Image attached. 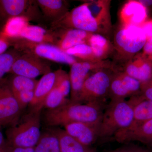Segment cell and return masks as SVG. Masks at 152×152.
Segmentation results:
<instances>
[{
    "instance_id": "cell-11",
    "label": "cell",
    "mask_w": 152,
    "mask_h": 152,
    "mask_svg": "<svg viewBox=\"0 0 152 152\" xmlns=\"http://www.w3.org/2000/svg\"><path fill=\"white\" fill-rule=\"evenodd\" d=\"M43 15L36 1L0 0V17L6 20L12 17L23 16L30 20H38Z\"/></svg>"
},
{
    "instance_id": "cell-32",
    "label": "cell",
    "mask_w": 152,
    "mask_h": 152,
    "mask_svg": "<svg viewBox=\"0 0 152 152\" xmlns=\"http://www.w3.org/2000/svg\"><path fill=\"white\" fill-rule=\"evenodd\" d=\"M12 93L23 110L29 105L34 98V91H23Z\"/></svg>"
},
{
    "instance_id": "cell-14",
    "label": "cell",
    "mask_w": 152,
    "mask_h": 152,
    "mask_svg": "<svg viewBox=\"0 0 152 152\" xmlns=\"http://www.w3.org/2000/svg\"><path fill=\"white\" fill-rule=\"evenodd\" d=\"M64 127L70 135L86 146L91 147L99 139L100 125L75 122Z\"/></svg>"
},
{
    "instance_id": "cell-23",
    "label": "cell",
    "mask_w": 152,
    "mask_h": 152,
    "mask_svg": "<svg viewBox=\"0 0 152 152\" xmlns=\"http://www.w3.org/2000/svg\"><path fill=\"white\" fill-rule=\"evenodd\" d=\"M87 44L91 48L99 61L105 60L115 51L113 44L105 36L100 34H92Z\"/></svg>"
},
{
    "instance_id": "cell-8",
    "label": "cell",
    "mask_w": 152,
    "mask_h": 152,
    "mask_svg": "<svg viewBox=\"0 0 152 152\" xmlns=\"http://www.w3.org/2000/svg\"><path fill=\"white\" fill-rule=\"evenodd\" d=\"M113 68L110 62L107 60L93 62L78 61L71 65L69 73L71 86L70 101L77 103L83 85L91 74L102 69Z\"/></svg>"
},
{
    "instance_id": "cell-42",
    "label": "cell",
    "mask_w": 152,
    "mask_h": 152,
    "mask_svg": "<svg viewBox=\"0 0 152 152\" xmlns=\"http://www.w3.org/2000/svg\"><path fill=\"white\" fill-rule=\"evenodd\" d=\"M149 81L151 82V83H152V77L151 78V80H149Z\"/></svg>"
},
{
    "instance_id": "cell-29",
    "label": "cell",
    "mask_w": 152,
    "mask_h": 152,
    "mask_svg": "<svg viewBox=\"0 0 152 152\" xmlns=\"http://www.w3.org/2000/svg\"><path fill=\"white\" fill-rule=\"evenodd\" d=\"M21 54L13 48L0 55V82L6 74L10 73L15 61Z\"/></svg>"
},
{
    "instance_id": "cell-3",
    "label": "cell",
    "mask_w": 152,
    "mask_h": 152,
    "mask_svg": "<svg viewBox=\"0 0 152 152\" xmlns=\"http://www.w3.org/2000/svg\"><path fill=\"white\" fill-rule=\"evenodd\" d=\"M43 110L29 109L15 124L10 127L6 131L7 145L15 148H34L42 134Z\"/></svg>"
},
{
    "instance_id": "cell-15",
    "label": "cell",
    "mask_w": 152,
    "mask_h": 152,
    "mask_svg": "<svg viewBox=\"0 0 152 152\" xmlns=\"http://www.w3.org/2000/svg\"><path fill=\"white\" fill-rule=\"evenodd\" d=\"M122 72L141 83L148 81L152 77V60L142 53L137 54L125 64Z\"/></svg>"
},
{
    "instance_id": "cell-22",
    "label": "cell",
    "mask_w": 152,
    "mask_h": 152,
    "mask_svg": "<svg viewBox=\"0 0 152 152\" xmlns=\"http://www.w3.org/2000/svg\"><path fill=\"white\" fill-rule=\"evenodd\" d=\"M19 38L37 43L54 45L56 41L53 32L52 30H47L39 26L31 25H29L25 29Z\"/></svg>"
},
{
    "instance_id": "cell-33",
    "label": "cell",
    "mask_w": 152,
    "mask_h": 152,
    "mask_svg": "<svg viewBox=\"0 0 152 152\" xmlns=\"http://www.w3.org/2000/svg\"><path fill=\"white\" fill-rule=\"evenodd\" d=\"M140 94L145 99L152 101V83L149 81L141 83Z\"/></svg>"
},
{
    "instance_id": "cell-20",
    "label": "cell",
    "mask_w": 152,
    "mask_h": 152,
    "mask_svg": "<svg viewBox=\"0 0 152 152\" xmlns=\"http://www.w3.org/2000/svg\"><path fill=\"white\" fill-rule=\"evenodd\" d=\"M42 14L50 23L59 20L69 12V4L65 0H37Z\"/></svg>"
},
{
    "instance_id": "cell-16",
    "label": "cell",
    "mask_w": 152,
    "mask_h": 152,
    "mask_svg": "<svg viewBox=\"0 0 152 152\" xmlns=\"http://www.w3.org/2000/svg\"><path fill=\"white\" fill-rule=\"evenodd\" d=\"M51 30L53 32L56 38L55 45L64 51L80 44L87 43L92 34L75 29Z\"/></svg>"
},
{
    "instance_id": "cell-27",
    "label": "cell",
    "mask_w": 152,
    "mask_h": 152,
    "mask_svg": "<svg viewBox=\"0 0 152 152\" xmlns=\"http://www.w3.org/2000/svg\"><path fill=\"white\" fill-rule=\"evenodd\" d=\"M38 80L25 76L13 75L7 83L12 92L34 91Z\"/></svg>"
},
{
    "instance_id": "cell-25",
    "label": "cell",
    "mask_w": 152,
    "mask_h": 152,
    "mask_svg": "<svg viewBox=\"0 0 152 152\" xmlns=\"http://www.w3.org/2000/svg\"><path fill=\"white\" fill-rule=\"evenodd\" d=\"M152 119V101L147 100L144 98L135 107L133 122L130 126L121 132L132 130L143 123Z\"/></svg>"
},
{
    "instance_id": "cell-37",
    "label": "cell",
    "mask_w": 152,
    "mask_h": 152,
    "mask_svg": "<svg viewBox=\"0 0 152 152\" xmlns=\"http://www.w3.org/2000/svg\"><path fill=\"white\" fill-rule=\"evenodd\" d=\"M9 146L10 147V152H35L34 148H15L10 146Z\"/></svg>"
},
{
    "instance_id": "cell-26",
    "label": "cell",
    "mask_w": 152,
    "mask_h": 152,
    "mask_svg": "<svg viewBox=\"0 0 152 152\" xmlns=\"http://www.w3.org/2000/svg\"><path fill=\"white\" fill-rule=\"evenodd\" d=\"M34 151L60 152L58 140L50 128L41 134L39 140L34 147Z\"/></svg>"
},
{
    "instance_id": "cell-21",
    "label": "cell",
    "mask_w": 152,
    "mask_h": 152,
    "mask_svg": "<svg viewBox=\"0 0 152 152\" xmlns=\"http://www.w3.org/2000/svg\"><path fill=\"white\" fill-rule=\"evenodd\" d=\"M58 140L60 152H98L91 147L85 146L60 128H49Z\"/></svg>"
},
{
    "instance_id": "cell-28",
    "label": "cell",
    "mask_w": 152,
    "mask_h": 152,
    "mask_svg": "<svg viewBox=\"0 0 152 152\" xmlns=\"http://www.w3.org/2000/svg\"><path fill=\"white\" fill-rule=\"evenodd\" d=\"M68 55L80 61L87 62L97 61L92 49L87 43L80 44L65 51Z\"/></svg>"
},
{
    "instance_id": "cell-1",
    "label": "cell",
    "mask_w": 152,
    "mask_h": 152,
    "mask_svg": "<svg viewBox=\"0 0 152 152\" xmlns=\"http://www.w3.org/2000/svg\"><path fill=\"white\" fill-rule=\"evenodd\" d=\"M107 105L74 103L69 100L57 108L44 112L42 110V121L49 128L64 126L75 122L100 125Z\"/></svg>"
},
{
    "instance_id": "cell-10",
    "label": "cell",
    "mask_w": 152,
    "mask_h": 152,
    "mask_svg": "<svg viewBox=\"0 0 152 152\" xmlns=\"http://www.w3.org/2000/svg\"><path fill=\"white\" fill-rule=\"evenodd\" d=\"M141 83L122 71L113 74L109 91L110 101L124 100L126 98L140 94Z\"/></svg>"
},
{
    "instance_id": "cell-9",
    "label": "cell",
    "mask_w": 152,
    "mask_h": 152,
    "mask_svg": "<svg viewBox=\"0 0 152 152\" xmlns=\"http://www.w3.org/2000/svg\"><path fill=\"white\" fill-rule=\"evenodd\" d=\"M23 110L9 87L7 81L0 82V126L10 127L21 117Z\"/></svg>"
},
{
    "instance_id": "cell-34",
    "label": "cell",
    "mask_w": 152,
    "mask_h": 152,
    "mask_svg": "<svg viewBox=\"0 0 152 152\" xmlns=\"http://www.w3.org/2000/svg\"><path fill=\"white\" fill-rule=\"evenodd\" d=\"M148 150L139 146L130 145L115 150V152H145Z\"/></svg>"
},
{
    "instance_id": "cell-2",
    "label": "cell",
    "mask_w": 152,
    "mask_h": 152,
    "mask_svg": "<svg viewBox=\"0 0 152 152\" xmlns=\"http://www.w3.org/2000/svg\"><path fill=\"white\" fill-rule=\"evenodd\" d=\"M143 98L140 94L131 97L128 100L110 101L101 120L99 139L114 137L118 132L129 127L133 122L135 107Z\"/></svg>"
},
{
    "instance_id": "cell-24",
    "label": "cell",
    "mask_w": 152,
    "mask_h": 152,
    "mask_svg": "<svg viewBox=\"0 0 152 152\" xmlns=\"http://www.w3.org/2000/svg\"><path fill=\"white\" fill-rule=\"evenodd\" d=\"M30 21L28 18L23 16L10 18L6 20L0 35L9 40L18 39L23 31L30 25Z\"/></svg>"
},
{
    "instance_id": "cell-35",
    "label": "cell",
    "mask_w": 152,
    "mask_h": 152,
    "mask_svg": "<svg viewBox=\"0 0 152 152\" xmlns=\"http://www.w3.org/2000/svg\"><path fill=\"white\" fill-rule=\"evenodd\" d=\"M146 38L152 37V19L147 20L140 26Z\"/></svg>"
},
{
    "instance_id": "cell-18",
    "label": "cell",
    "mask_w": 152,
    "mask_h": 152,
    "mask_svg": "<svg viewBox=\"0 0 152 152\" xmlns=\"http://www.w3.org/2000/svg\"><path fill=\"white\" fill-rule=\"evenodd\" d=\"M114 137L119 142L137 141L152 147V119L143 123L132 130L119 132Z\"/></svg>"
},
{
    "instance_id": "cell-13",
    "label": "cell",
    "mask_w": 152,
    "mask_h": 152,
    "mask_svg": "<svg viewBox=\"0 0 152 152\" xmlns=\"http://www.w3.org/2000/svg\"><path fill=\"white\" fill-rule=\"evenodd\" d=\"M148 12L139 1H128L123 5L119 12L121 25L140 26L148 20Z\"/></svg>"
},
{
    "instance_id": "cell-19",
    "label": "cell",
    "mask_w": 152,
    "mask_h": 152,
    "mask_svg": "<svg viewBox=\"0 0 152 152\" xmlns=\"http://www.w3.org/2000/svg\"><path fill=\"white\" fill-rule=\"evenodd\" d=\"M91 12L101 26L108 34L112 29L110 4V0H94L85 1Z\"/></svg>"
},
{
    "instance_id": "cell-7",
    "label": "cell",
    "mask_w": 152,
    "mask_h": 152,
    "mask_svg": "<svg viewBox=\"0 0 152 152\" xmlns=\"http://www.w3.org/2000/svg\"><path fill=\"white\" fill-rule=\"evenodd\" d=\"M9 40L11 46L21 53L31 54L43 59L69 66L80 61L53 44L37 43L21 38Z\"/></svg>"
},
{
    "instance_id": "cell-38",
    "label": "cell",
    "mask_w": 152,
    "mask_h": 152,
    "mask_svg": "<svg viewBox=\"0 0 152 152\" xmlns=\"http://www.w3.org/2000/svg\"><path fill=\"white\" fill-rule=\"evenodd\" d=\"M139 1L146 8L148 11V9L152 8V0H139Z\"/></svg>"
},
{
    "instance_id": "cell-36",
    "label": "cell",
    "mask_w": 152,
    "mask_h": 152,
    "mask_svg": "<svg viewBox=\"0 0 152 152\" xmlns=\"http://www.w3.org/2000/svg\"><path fill=\"white\" fill-rule=\"evenodd\" d=\"M10 46L11 43L8 39L0 35V55L5 53Z\"/></svg>"
},
{
    "instance_id": "cell-4",
    "label": "cell",
    "mask_w": 152,
    "mask_h": 152,
    "mask_svg": "<svg viewBox=\"0 0 152 152\" xmlns=\"http://www.w3.org/2000/svg\"><path fill=\"white\" fill-rule=\"evenodd\" d=\"M146 41V37L140 26L121 25L114 37L117 60L126 64L143 49Z\"/></svg>"
},
{
    "instance_id": "cell-31",
    "label": "cell",
    "mask_w": 152,
    "mask_h": 152,
    "mask_svg": "<svg viewBox=\"0 0 152 152\" xmlns=\"http://www.w3.org/2000/svg\"><path fill=\"white\" fill-rule=\"evenodd\" d=\"M58 76L56 86L66 98L70 94L71 82L69 74L62 69L58 70Z\"/></svg>"
},
{
    "instance_id": "cell-6",
    "label": "cell",
    "mask_w": 152,
    "mask_h": 152,
    "mask_svg": "<svg viewBox=\"0 0 152 152\" xmlns=\"http://www.w3.org/2000/svg\"><path fill=\"white\" fill-rule=\"evenodd\" d=\"M50 29H75L104 36L108 34L93 16L86 2L69 11L59 20L50 23Z\"/></svg>"
},
{
    "instance_id": "cell-17",
    "label": "cell",
    "mask_w": 152,
    "mask_h": 152,
    "mask_svg": "<svg viewBox=\"0 0 152 152\" xmlns=\"http://www.w3.org/2000/svg\"><path fill=\"white\" fill-rule=\"evenodd\" d=\"M58 76V70L51 72L43 75L40 80H38L34 91V98L29 105V109H43L46 98L56 87Z\"/></svg>"
},
{
    "instance_id": "cell-39",
    "label": "cell",
    "mask_w": 152,
    "mask_h": 152,
    "mask_svg": "<svg viewBox=\"0 0 152 152\" xmlns=\"http://www.w3.org/2000/svg\"><path fill=\"white\" fill-rule=\"evenodd\" d=\"M2 127L0 126V148H3L7 145V141L5 139L2 131Z\"/></svg>"
},
{
    "instance_id": "cell-30",
    "label": "cell",
    "mask_w": 152,
    "mask_h": 152,
    "mask_svg": "<svg viewBox=\"0 0 152 152\" xmlns=\"http://www.w3.org/2000/svg\"><path fill=\"white\" fill-rule=\"evenodd\" d=\"M69 101L56 86L46 98L44 102L43 109L46 110L56 109L63 105Z\"/></svg>"
},
{
    "instance_id": "cell-12",
    "label": "cell",
    "mask_w": 152,
    "mask_h": 152,
    "mask_svg": "<svg viewBox=\"0 0 152 152\" xmlns=\"http://www.w3.org/2000/svg\"><path fill=\"white\" fill-rule=\"evenodd\" d=\"M51 72L50 65L45 60L31 54L22 53L15 61L10 73L35 79Z\"/></svg>"
},
{
    "instance_id": "cell-41",
    "label": "cell",
    "mask_w": 152,
    "mask_h": 152,
    "mask_svg": "<svg viewBox=\"0 0 152 152\" xmlns=\"http://www.w3.org/2000/svg\"><path fill=\"white\" fill-rule=\"evenodd\" d=\"M115 152V150H114V151H110L107 152Z\"/></svg>"
},
{
    "instance_id": "cell-43",
    "label": "cell",
    "mask_w": 152,
    "mask_h": 152,
    "mask_svg": "<svg viewBox=\"0 0 152 152\" xmlns=\"http://www.w3.org/2000/svg\"><path fill=\"white\" fill-rule=\"evenodd\" d=\"M145 152H152L150 151H148H148H146Z\"/></svg>"
},
{
    "instance_id": "cell-40",
    "label": "cell",
    "mask_w": 152,
    "mask_h": 152,
    "mask_svg": "<svg viewBox=\"0 0 152 152\" xmlns=\"http://www.w3.org/2000/svg\"><path fill=\"white\" fill-rule=\"evenodd\" d=\"M0 152H10V147L7 145L6 146L0 148Z\"/></svg>"
},
{
    "instance_id": "cell-5",
    "label": "cell",
    "mask_w": 152,
    "mask_h": 152,
    "mask_svg": "<svg viewBox=\"0 0 152 152\" xmlns=\"http://www.w3.org/2000/svg\"><path fill=\"white\" fill-rule=\"evenodd\" d=\"M114 69L99 70L91 74L85 81L77 103L106 106Z\"/></svg>"
}]
</instances>
